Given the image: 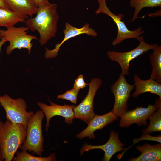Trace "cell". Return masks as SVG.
Returning <instances> with one entry per match:
<instances>
[{
  "instance_id": "7",
  "label": "cell",
  "mask_w": 161,
  "mask_h": 161,
  "mask_svg": "<svg viewBox=\"0 0 161 161\" xmlns=\"http://www.w3.org/2000/svg\"><path fill=\"white\" fill-rule=\"evenodd\" d=\"M135 85L129 84L125 75L121 73L111 88L115 98L114 106L112 111L117 117H120L127 111L128 101Z\"/></svg>"
},
{
  "instance_id": "15",
  "label": "cell",
  "mask_w": 161,
  "mask_h": 161,
  "mask_svg": "<svg viewBox=\"0 0 161 161\" xmlns=\"http://www.w3.org/2000/svg\"><path fill=\"white\" fill-rule=\"evenodd\" d=\"M135 90L132 94L133 97L136 98L140 94L149 92L155 94L161 98V83L149 78L144 80L140 79L136 74L134 76Z\"/></svg>"
},
{
  "instance_id": "21",
  "label": "cell",
  "mask_w": 161,
  "mask_h": 161,
  "mask_svg": "<svg viewBox=\"0 0 161 161\" xmlns=\"http://www.w3.org/2000/svg\"><path fill=\"white\" fill-rule=\"evenodd\" d=\"M150 123L148 127L142 130L143 134H149L161 131V106L158 107L156 110L150 116Z\"/></svg>"
},
{
  "instance_id": "5",
  "label": "cell",
  "mask_w": 161,
  "mask_h": 161,
  "mask_svg": "<svg viewBox=\"0 0 161 161\" xmlns=\"http://www.w3.org/2000/svg\"><path fill=\"white\" fill-rule=\"evenodd\" d=\"M29 29L27 27L22 26L19 27L14 26L7 28L6 30H0V35L1 38L9 42L10 44L6 48V53L10 55L15 49H19L26 48L30 54L33 43V40H38L36 36L28 35L27 31Z\"/></svg>"
},
{
  "instance_id": "6",
  "label": "cell",
  "mask_w": 161,
  "mask_h": 161,
  "mask_svg": "<svg viewBox=\"0 0 161 161\" xmlns=\"http://www.w3.org/2000/svg\"><path fill=\"white\" fill-rule=\"evenodd\" d=\"M99 6L95 12L96 14L103 13L106 14L112 19L116 24L118 29V32L116 38L112 42V45L114 46L120 44L126 39L134 38L139 41L143 39L142 35L144 33L142 27L138 28L134 30H130L127 27L124 22L121 20L124 17L123 14L119 13L116 15L112 13L106 5V0H97Z\"/></svg>"
},
{
  "instance_id": "25",
  "label": "cell",
  "mask_w": 161,
  "mask_h": 161,
  "mask_svg": "<svg viewBox=\"0 0 161 161\" xmlns=\"http://www.w3.org/2000/svg\"><path fill=\"white\" fill-rule=\"evenodd\" d=\"M88 84L85 82L83 75H80L75 80L73 87L80 90V89H83Z\"/></svg>"
},
{
  "instance_id": "22",
  "label": "cell",
  "mask_w": 161,
  "mask_h": 161,
  "mask_svg": "<svg viewBox=\"0 0 161 161\" xmlns=\"http://www.w3.org/2000/svg\"><path fill=\"white\" fill-rule=\"evenodd\" d=\"M16 156L13 159V161H53L56 160L55 153L51 154L49 156L43 157L42 156L35 157L31 155L27 151H17Z\"/></svg>"
},
{
  "instance_id": "2",
  "label": "cell",
  "mask_w": 161,
  "mask_h": 161,
  "mask_svg": "<svg viewBox=\"0 0 161 161\" xmlns=\"http://www.w3.org/2000/svg\"><path fill=\"white\" fill-rule=\"evenodd\" d=\"M26 130L22 124L8 119L0 120V151L2 160L11 161L18 148H21L26 137Z\"/></svg>"
},
{
  "instance_id": "3",
  "label": "cell",
  "mask_w": 161,
  "mask_h": 161,
  "mask_svg": "<svg viewBox=\"0 0 161 161\" xmlns=\"http://www.w3.org/2000/svg\"><path fill=\"white\" fill-rule=\"evenodd\" d=\"M45 116L42 110H39L30 119L26 129L27 135L21 148L22 151H32L42 156L44 151L42 122Z\"/></svg>"
},
{
  "instance_id": "8",
  "label": "cell",
  "mask_w": 161,
  "mask_h": 161,
  "mask_svg": "<svg viewBox=\"0 0 161 161\" xmlns=\"http://www.w3.org/2000/svg\"><path fill=\"white\" fill-rule=\"evenodd\" d=\"M139 42V45L136 48L129 51L121 52L113 50L107 52V55L111 60L119 64L121 67V73L124 75L129 73V64L131 60L150 49L153 50L158 45L156 43L149 44L143 39Z\"/></svg>"
},
{
  "instance_id": "10",
  "label": "cell",
  "mask_w": 161,
  "mask_h": 161,
  "mask_svg": "<svg viewBox=\"0 0 161 161\" xmlns=\"http://www.w3.org/2000/svg\"><path fill=\"white\" fill-rule=\"evenodd\" d=\"M159 104L155 102L152 105L149 104L147 107L142 106L126 111L120 117L119 125L122 128L127 127L135 123L138 126H145L147 124V120L151 114L157 110Z\"/></svg>"
},
{
  "instance_id": "27",
  "label": "cell",
  "mask_w": 161,
  "mask_h": 161,
  "mask_svg": "<svg viewBox=\"0 0 161 161\" xmlns=\"http://www.w3.org/2000/svg\"><path fill=\"white\" fill-rule=\"evenodd\" d=\"M0 7L10 10L5 0H0Z\"/></svg>"
},
{
  "instance_id": "9",
  "label": "cell",
  "mask_w": 161,
  "mask_h": 161,
  "mask_svg": "<svg viewBox=\"0 0 161 161\" xmlns=\"http://www.w3.org/2000/svg\"><path fill=\"white\" fill-rule=\"evenodd\" d=\"M102 85L99 78L91 79L88 84L89 88L87 95L81 102L73 109L76 118L80 119L88 124L95 114L94 112V99L98 89Z\"/></svg>"
},
{
  "instance_id": "4",
  "label": "cell",
  "mask_w": 161,
  "mask_h": 161,
  "mask_svg": "<svg viewBox=\"0 0 161 161\" xmlns=\"http://www.w3.org/2000/svg\"><path fill=\"white\" fill-rule=\"evenodd\" d=\"M0 104L5 111L7 119L23 125L26 130L28 123L34 113L33 111H27V104L23 99H14L5 94L0 96Z\"/></svg>"
},
{
  "instance_id": "19",
  "label": "cell",
  "mask_w": 161,
  "mask_h": 161,
  "mask_svg": "<svg viewBox=\"0 0 161 161\" xmlns=\"http://www.w3.org/2000/svg\"><path fill=\"white\" fill-rule=\"evenodd\" d=\"M149 55L151 64L152 66L150 78L161 83V46L158 45Z\"/></svg>"
},
{
  "instance_id": "16",
  "label": "cell",
  "mask_w": 161,
  "mask_h": 161,
  "mask_svg": "<svg viewBox=\"0 0 161 161\" xmlns=\"http://www.w3.org/2000/svg\"><path fill=\"white\" fill-rule=\"evenodd\" d=\"M10 10L22 15L27 19L36 14L38 7L33 0H5Z\"/></svg>"
},
{
  "instance_id": "13",
  "label": "cell",
  "mask_w": 161,
  "mask_h": 161,
  "mask_svg": "<svg viewBox=\"0 0 161 161\" xmlns=\"http://www.w3.org/2000/svg\"><path fill=\"white\" fill-rule=\"evenodd\" d=\"M63 32L64 33V39L60 43L56 45L55 49L52 50L46 49L45 56L47 59L56 57L58 55L61 46L70 38L83 34L93 37L97 35V33L93 29L89 27V24L88 23L86 24L82 28H77L66 22L65 23V28Z\"/></svg>"
},
{
  "instance_id": "28",
  "label": "cell",
  "mask_w": 161,
  "mask_h": 161,
  "mask_svg": "<svg viewBox=\"0 0 161 161\" xmlns=\"http://www.w3.org/2000/svg\"><path fill=\"white\" fill-rule=\"evenodd\" d=\"M0 41V53L1 52V48L2 45L6 42L7 41L4 39L1 38Z\"/></svg>"
},
{
  "instance_id": "17",
  "label": "cell",
  "mask_w": 161,
  "mask_h": 161,
  "mask_svg": "<svg viewBox=\"0 0 161 161\" xmlns=\"http://www.w3.org/2000/svg\"><path fill=\"white\" fill-rule=\"evenodd\" d=\"M136 149L141 154L138 157H132L131 161H160L161 160V144L152 145L147 143L142 146H137Z\"/></svg>"
},
{
  "instance_id": "23",
  "label": "cell",
  "mask_w": 161,
  "mask_h": 161,
  "mask_svg": "<svg viewBox=\"0 0 161 161\" xmlns=\"http://www.w3.org/2000/svg\"><path fill=\"white\" fill-rule=\"evenodd\" d=\"M80 90L73 87L65 93L58 95L57 99H61L70 101L75 104H76L77 96Z\"/></svg>"
},
{
  "instance_id": "14",
  "label": "cell",
  "mask_w": 161,
  "mask_h": 161,
  "mask_svg": "<svg viewBox=\"0 0 161 161\" xmlns=\"http://www.w3.org/2000/svg\"><path fill=\"white\" fill-rule=\"evenodd\" d=\"M117 119V117L112 111L101 115L95 114L88 123L87 127L78 134L76 137L80 139L85 137H89V139L94 138L95 137L94 132L95 131L102 129Z\"/></svg>"
},
{
  "instance_id": "11",
  "label": "cell",
  "mask_w": 161,
  "mask_h": 161,
  "mask_svg": "<svg viewBox=\"0 0 161 161\" xmlns=\"http://www.w3.org/2000/svg\"><path fill=\"white\" fill-rule=\"evenodd\" d=\"M50 105L48 106L40 102L37 104L43 112L45 116L46 123L45 130L48 131L50 126L49 121L51 119L55 116H60L65 119V121L67 124H72L73 119L75 118L73 109L75 105L65 104L60 105L55 104L49 100Z\"/></svg>"
},
{
  "instance_id": "20",
  "label": "cell",
  "mask_w": 161,
  "mask_h": 161,
  "mask_svg": "<svg viewBox=\"0 0 161 161\" xmlns=\"http://www.w3.org/2000/svg\"><path fill=\"white\" fill-rule=\"evenodd\" d=\"M130 6L135 9V11L131 20L133 22L138 18L140 12L143 8L161 7V0H131Z\"/></svg>"
},
{
  "instance_id": "1",
  "label": "cell",
  "mask_w": 161,
  "mask_h": 161,
  "mask_svg": "<svg viewBox=\"0 0 161 161\" xmlns=\"http://www.w3.org/2000/svg\"><path fill=\"white\" fill-rule=\"evenodd\" d=\"M57 7V4H55L40 6L38 7L35 17L28 18L24 22L31 31L38 32L40 35L39 41L42 45L56 35L59 17Z\"/></svg>"
},
{
  "instance_id": "18",
  "label": "cell",
  "mask_w": 161,
  "mask_h": 161,
  "mask_svg": "<svg viewBox=\"0 0 161 161\" xmlns=\"http://www.w3.org/2000/svg\"><path fill=\"white\" fill-rule=\"evenodd\" d=\"M26 19L24 16L13 11L0 7V27L8 28L18 22H24Z\"/></svg>"
},
{
  "instance_id": "24",
  "label": "cell",
  "mask_w": 161,
  "mask_h": 161,
  "mask_svg": "<svg viewBox=\"0 0 161 161\" xmlns=\"http://www.w3.org/2000/svg\"><path fill=\"white\" fill-rule=\"evenodd\" d=\"M143 140L157 141L161 143V136L159 135L157 136H153L150 135L148 134H144L140 137L133 139V144H135Z\"/></svg>"
},
{
  "instance_id": "26",
  "label": "cell",
  "mask_w": 161,
  "mask_h": 161,
  "mask_svg": "<svg viewBox=\"0 0 161 161\" xmlns=\"http://www.w3.org/2000/svg\"><path fill=\"white\" fill-rule=\"evenodd\" d=\"M38 7L42 5H48L50 4L49 0H33Z\"/></svg>"
},
{
  "instance_id": "30",
  "label": "cell",
  "mask_w": 161,
  "mask_h": 161,
  "mask_svg": "<svg viewBox=\"0 0 161 161\" xmlns=\"http://www.w3.org/2000/svg\"><path fill=\"white\" fill-rule=\"evenodd\" d=\"M0 38H1V36L0 35Z\"/></svg>"
},
{
  "instance_id": "12",
  "label": "cell",
  "mask_w": 161,
  "mask_h": 161,
  "mask_svg": "<svg viewBox=\"0 0 161 161\" xmlns=\"http://www.w3.org/2000/svg\"><path fill=\"white\" fill-rule=\"evenodd\" d=\"M124 144L119 138L118 134L113 131H111L109 138L104 144L100 145H93L86 143L81 148L80 155L89 150L94 149H101L104 152V157L102 160L109 161L112 156L116 153L125 150L123 147Z\"/></svg>"
},
{
  "instance_id": "29",
  "label": "cell",
  "mask_w": 161,
  "mask_h": 161,
  "mask_svg": "<svg viewBox=\"0 0 161 161\" xmlns=\"http://www.w3.org/2000/svg\"><path fill=\"white\" fill-rule=\"evenodd\" d=\"M0 161H2L1 153L0 151Z\"/></svg>"
}]
</instances>
